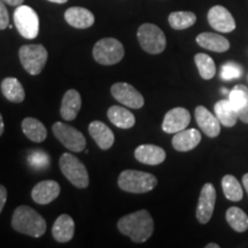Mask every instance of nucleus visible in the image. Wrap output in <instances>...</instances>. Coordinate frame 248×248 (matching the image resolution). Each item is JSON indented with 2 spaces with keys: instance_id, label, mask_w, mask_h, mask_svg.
Masks as SVG:
<instances>
[{
  "instance_id": "4468645a",
  "label": "nucleus",
  "mask_w": 248,
  "mask_h": 248,
  "mask_svg": "<svg viewBox=\"0 0 248 248\" xmlns=\"http://www.w3.org/2000/svg\"><path fill=\"white\" fill-rule=\"evenodd\" d=\"M195 120L198 125L203 133L210 138H215L221 132V122L216 115H213L210 111L203 106H198L194 111Z\"/></svg>"
},
{
  "instance_id": "f3484780",
  "label": "nucleus",
  "mask_w": 248,
  "mask_h": 248,
  "mask_svg": "<svg viewBox=\"0 0 248 248\" xmlns=\"http://www.w3.org/2000/svg\"><path fill=\"white\" fill-rule=\"evenodd\" d=\"M166 152L156 145H140L136 148L135 157L139 162L144 164H150V166H156V164L162 163L166 160Z\"/></svg>"
},
{
  "instance_id": "473e14b6",
  "label": "nucleus",
  "mask_w": 248,
  "mask_h": 248,
  "mask_svg": "<svg viewBox=\"0 0 248 248\" xmlns=\"http://www.w3.org/2000/svg\"><path fill=\"white\" fill-rule=\"evenodd\" d=\"M9 23V15L8 11L6 8L5 2L2 0H0V30L6 29V27H8Z\"/></svg>"
},
{
  "instance_id": "a878e982",
  "label": "nucleus",
  "mask_w": 248,
  "mask_h": 248,
  "mask_svg": "<svg viewBox=\"0 0 248 248\" xmlns=\"http://www.w3.org/2000/svg\"><path fill=\"white\" fill-rule=\"evenodd\" d=\"M22 130L24 135L33 142H42L47 137L44 124L33 117H27L22 121Z\"/></svg>"
},
{
  "instance_id": "9d476101",
  "label": "nucleus",
  "mask_w": 248,
  "mask_h": 248,
  "mask_svg": "<svg viewBox=\"0 0 248 248\" xmlns=\"http://www.w3.org/2000/svg\"><path fill=\"white\" fill-rule=\"evenodd\" d=\"M110 92L117 101L129 108L139 109L145 104L141 93L128 83H115L111 86Z\"/></svg>"
},
{
  "instance_id": "b1692460",
  "label": "nucleus",
  "mask_w": 248,
  "mask_h": 248,
  "mask_svg": "<svg viewBox=\"0 0 248 248\" xmlns=\"http://www.w3.org/2000/svg\"><path fill=\"white\" fill-rule=\"evenodd\" d=\"M1 92L7 100L20 104L26 98V92L20 80L14 77H7L1 82Z\"/></svg>"
},
{
  "instance_id": "e433bc0d",
  "label": "nucleus",
  "mask_w": 248,
  "mask_h": 248,
  "mask_svg": "<svg viewBox=\"0 0 248 248\" xmlns=\"http://www.w3.org/2000/svg\"><path fill=\"white\" fill-rule=\"evenodd\" d=\"M4 129H5V125H4V120H2V116L1 114H0V136L4 133Z\"/></svg>"
},
{
  "instance_id": "7c9ffc66",
  "label": "nucleus",
  "mask_w": 248,
  "mask_h": 248,
  "mask_svg": "<svg viewBox=\"0 0 248 248\" xmlns=\"http://www.w3.org/2000/svg\"><path fill=\"white\" fill-rule=\"evenodd\" d=\"M243 75V68L235 62H228L221 68V77L224 80L239 78Z\"/></svg>"
},
{
  "instance_id": "72a5a7b5",
  "label": "nucleus",
  "mask_w": 248,
  "mask_h": 248,
  "mask_svg": "<svg viewBox=\"0 0 248 248\" xmlns=\"http://www.w3.org/2000/svg\"><path fill=\"white\" fill-rule=\"evenodd\" d=\"M6 201H7V191H6L5 186L0 185V213L4 209Z\"/></svg>"
},
{
  "instance_id": "f257e3e1",
  "label": "nucleus",
  "mask_w": 248,
  "mask_h": 248,
  "mask_svg": "<svg viewBox=\"0 0 248 248\" xmlns=\"http://www.w3.org/2000/svg\"><path fill=\"white\" fill-rule=\"evenodd\" d=\"M117 228L121 233L128 235L133 243H144L153 234L154 222L151 214L142 209L120 218Z\"/></svg>"
},
{
  "instance_id": "412c9836",
  "label": "nucleus",
  "mask_w": 248,
  "mask_h": 248,
  "mask_svg": "<svg viewBox=\"0 0 248 248\" xmlns=\"http://www.w3.org/2000/svg\"><path fill=\"white\" fill-rule=\"evenodd\" d=\"M74 232H75V223L69 215L62 214L55 219L53 228H52V234L59 243L70 241L74 237Z\"/></svg>"
},
{
  "instance_id": "6e6552de",
  "label": "nucleus",
  "mask_w": 248,
  "mask_h": 248,
  "mask_svg": "<svg viewBox=\"0 0 248 248\" xmlns=\"http://www.w3.org/2000/svg\"><path fill=\"white\" fill-rule=\"evenodd\" d=\"M14 23L20 35L24 38L33 39L38 36L39 17L29 6H17L14 12Z\"/></svg>"
},
{
  "instance_id": "a211bd4d",
  "label": "nucleus",
  "mask_w": 248,
  "mask_h": 248,
  "mask_svg": "<svg viewBox=\"0 0 248 248\" xmlns=\"http://www.w3.org/2000/svg\"><path fill=\"white\" fill-rule=\"evenodd\" d=\"M64 20L69 26L77 29H88L94 23V15L83 7H70L64 13Z\"/></svg>"
},
{
  "instance_id": "bb28decb",
  "label": "nucleus",
  "mask_w": 248,
  "mask_h": 248,
  "mask_svg": "<svg viewBox=\"0 0 248 248\" xmlns=\"http://www.w3.org/2000/svg\"><path fill=\"white\" fill-rule=\"evenodd\" d=\"M222 187L226 199L231 201H240L244 197L243 187L238 179L232 175H226L222 179Z\"/></svg>"
},
{
  "instance_id": "1a4fd4ad",
  "label": "nucleus",
  "mask_w": 248,
  "mask_h": 248,
  "mask_svg": "<svg viewBox=\"0 0 248 248\" xmlns=\"http://www.w3.org/2000/svg\"><path fill=\"white\" fill-rule=\"evenodd\" d=\"M52 129L58 140L69 151L79 153L85 150L86 139L77 129L61 122H55Z\"/></svg>"
},
{
  "instance_id": "39448f33",
  "label": "nucleus",
  "mask_w": 248,
  "mask_h": 248,
  "mask_svg": "<svg viewBox=\"0 0 248 248\" xmlns=\"http://www.w3.org/2000/svg\"><path fill=\"white\" fill-rule=\"evenodd\" d=\"M138 42L141 48L150 54L162 53L167 46L166 36L159 27L152 23H144L139 27Z\"/></svg>"
},
{
  "instance_id": "58836bf2",
  "label": "nucleus",
  "mask_w": 248,
  "mask_h": 248,
  "mask_svg": "<svg viewBox=\"0 0 248 248\" xmlns=\"http://www.w3.org/2000/svg\"><path fill=\"white\" fill-rule=\"evenodd\" d=\"M206 248H219V245H217V244H214V243H212V244H208V245H206Z\"/></svg>"
},
{
  "instance_id": "dca6fc26",
  "label": "nucleus",
  "mask_w": 248,
  "mask_h": 248,
  "mask_svg": "<svg viewBox=\"0 0 248 248\" xmlns=\"http://www.w3.org/2000/svg\"><path fill=\"white\" fill-rule=\"evenodd\" d=\"M89 132L93 138V140L97 142L99 148L106 151L113 146L115 137L111 130L108 128L105 123L100 121H93L89 125Z\"/></svg>"
},
{
  "instance_id": "423d86ee",
  "label": "nucleus",
  "mask_w": 248,
  "mask_h": 248,
  "mask_svg": "<svg viewBox=\"0 0 248 248\" xmlns=\"http://www.w3.org/2000/svg\"><path fill=\"white\" fill-rule=\"evenodd\" d=\"M18 57L22 67L30 75H39L47 61V51L43 45H23L18 51Z\"/></svg>"
},
{
  "instance_id": "cd10ccee",
  "label": "nucleus",
  "mask_w": 248,
  "mask_h": 248,
  "mask_svg": "<svg viewBox=\"0 0 248 248\" xmlns=\"http://www.w3.org/2000/svg\"><path fill=\"white\" fill-rule=\"evenodd\" d=\"M226 221L237 232H245L248 229V216L243 209L231 207L226 212Z\"/></svg>"
},
{
  "instance_id": "9b49d317",
  "label": "nucleus",
  "mask_w": 248,
  "mask_h": 248,
  "mask_svg": "<svg viewBox=\"0 0 248 248\" xmlns=\"http://www.w3.org/2000/svg\"><path fill=\"white\" fill-rule=\"evenodd\" d=\"M216 203V190L213 184L207 183L201 188L199 202L197 207V218L201 224H206L212 218Z\"/></svg>"
},
{
  "instance_id": "f03ea898",
  "label": "nucleus",
  "mask_w": 248,
  "mask_h": 248,
  "mask_svg": "<svg viewBox=\"0 0 248 248\" xmlns=\"http://www.w3.org/2000/svg\"><path fill=\"white\" fill-rule=\"evenodd\" d=\"M12 226L20 233L39 238L46 232V221L43 216L28 206H20L12 217Z\"/></svg>"
},
{
  "instance_id": "393cba45",
  "label": "nucleus",
  "mask_w": 248,
  "mask_h": 248,
  "mask_svg": "<svg viewBox=\"0 0 248 248\" xmlns=\"http://www.w3.org/2000/svg\"><path fill=\"white\" fill-rule=\"evenodd\" d=\"M214 110H215V115L219 120L221 124H223L224 126H228V128L233 126L237 123L238 119H239L237 110L232 107L229 99H224V100H219L218 102H216Z\"/></svg>"
},
{
  "instance_id": "c756f323",
  "label": "nucleus",
  "mask_w": 248,
  "mask_h": 248,
  "mask_svg": "<svg viewBox=\"0 0 248 248\" xmlns=\"http://www.w3.org/2000/svg\"><path fill=\"white\" fill-rule=\"evenodd\" d=\"M195 64H197L198 70H199L200 76L203 79H212L216 74L215 62L208 54L198 53L194 57Z\"/></svg>"
},
{
  "instance_id": "2eb2a0df",
  "label": "nucleus",
  "mask_w": 248,
  "mask_h": 248,
  "mask_svg": "<svg viewBox=\"0 0 248 248\" xmlns=\"http://www.w3.org/2000/svg\"><path fill=\"white\" fill-rule=\"evenodd\" d=\"M61 187L55 181H43L32 188L31 197L38 204H47L54 201L60 194Z\"/></svg>"
},
{
  "instance_id": "5701e85b",
  "label": "nucleus",
  "mask_w": 248,
  "mask_h": 248,
  "mask_svg": "<svg viewBox=\"0 0 248 248\" xmlns=\"http://www.w3.org/2000/svg\"><path fill=\"white\" fill-rule=\"evenodd\" d=\"M108 119L114 125L121 129H130L135 125L136 117L131 111L124 107L111 106L107 113Z\"/></svg>"
},
{
  "instance_id": "ea45409f",
  "label": "nucleus",
  "mask_w": 248,
  "mask_h": 248,
  "mask_svg": "<svg viewBox=\"0 0 248 248\" xmlns=\"http://www.w3.org/2000/svg\"><path fill=\"white\" fill-rule=\"evenodd\" d=\"M222 93H224V94H230V91H229V90H226V89H222Z\"/></svg>"
},
{
  "instance_id": "aec40b11",
  "label": "nucleus",
  "mask_w": 248,
  "mask_h": 248,
  "mask_svg": "<svg viewBox=\"0 0 248 248\" xmlns=\"http://www.w3.org/2000/svg\"><path fill=\"white\" fill-rule=\"evenodd\" d=\"M201 141V133L197 129L182 130L172 138V146L178 152H188L193 150Z\"/></svg>"
},
{
  "instance_id": "6ab92c4d",
  "label": "nucleus",
  "mask_w": 248,
  "mask_h": 248,
  "mask_svg": "<svg viewBox=\"0 0 248 248\" xmlns=\"http://www.w3.org/2000/svg\"><path fill=\"white\" fill-rule=\"evenodd\" d=\"M82 106V98L76 90H68L64 93L61 102L60 114L64 121H73L76 119Z\"/></svg>"
},
{
  "instance_id": "f704fd0d",
  "label": "nucleus",
  "mask_w": 248,
  "mask_h": 248,
  "mask_svg": "<svg viewBox=\"0 0 248 248\" xmlns=\"http://www.w3.org/2000/svg\"><path fill=\"white\" fill-rule=\"evenodd\" d=\"M2 1L9 6H20V5H22V2L24 1V0H2Z\"/></svg>"
},
{
  "instance_id": "f8f14e48",
  "label": "nucleus",
  "mask_w": 248,
  "mask_h": 248,
  "mask_svg": "<svg viewBox=\"0 0 248 248\" xmlns=\"http://www.w3.org/2000/svg\"><path fill=\"white\" fill-rule=\"evenodd\" d=\"M190 122V111L183 107H176L169 110L164 116L162 130L166 133H177L187 128Z\"/></svg>"
},
{
  "instance_id": "4c0bfd02",
  "label": "nucleus",
  "mask_w": 248,
  "mask_h": 248,
  "mask_svg": "<svg viewBox=\"0 0 248 248\" xmlns=\"http://www.w3.org/2000/svg\"><path fill=\"white\" fill-rule=\"evenodd\" d=\"M48 1L55 2V4H64V2H67L68 0H48Z\"/></svg>"
},
{
  "instance_id": "2f4dec72",
  "label": "nucleus",
  "mask_w": 248,
  "mask_h": 248,
  "mask_svg": "<svg viewBox=\"0 0 248 248\" xmlns=\"http://www.w3.org/2000/svg\"><path fill=\"white\" fill-rule=\"evenodd\" d=\"M29 162L33 168L42 169L48 164V156L42 151H36L29 155Z\"/></svg>"
},
{
  "instance_id": "c9c22d12",
  "label": "nucleus",
  "mask_w": 248,
  "mask_h": 248,
  "mask_svg": "<svg viewBox=\"0 0 248 248\" xmlns=\"http://www.w3.org/2000/svg\"><path fill=\"white\" fill-rule=\"evenodd\" d=\"M243 184H244L245 190H246L247 193H248V173H246V175H244V177H243Z\"/></svg>"
},
{
  "instance_id": "4be33fe9",
  "label": "nucleus",
  "mask_w": 248,
  "mask_h": 248,
  "mask_svg": "<svg viewBox=\"0 0 248 248\" xmlns=\"http://www.w3.org/2000/svg\"><path fill=\"white\" fill-rule=\"evenodd\" d=\"M197 43L201 47L213 52H218V53H223L230 48V43L225 37L213 32L200 33L197 37Z\"/></svg>"
},
{
  "instance_id": "7ed1b4c3",
  "label": "nucleus",
  "mask_w": 248,
  "mask_h": 248,
  "mask_svg": "<svg viewBox=\"0 0 248 248\" xmlns=\"http://www.w3.org/2000/svg\"><path fill=\"white\" fill-rule=\"evenodd\" d=\"M119 186L121 190L129 193H147L157 184L154 175L139 170H124L119 176Z\"/></svg>"
},
{
  "instance_id": "c85d7f7f",
  "label": "nucleus",
  "mask_w": 248,
  "mask_h": 248,
  "mask_svg": "<svg viewBox=\"0 0 248 248\" xmlns=\"http://www.w3.org/2000/svg\"><path fill=\"white\" fill-rule=\"evenodd\" d=\"M169 24L175 30H184L197 22V16L192 12H173L169 15Z\"/></svg>"
},
{
  "instance_id": "0eeeda50",
  "label": "nucleus",
  "mask_w": 248,
  "mask_h": 248,
  "mask_svg": "<svg viewBox=\"0 0 248 248\" xmlns=\"http://www.w3.org/2000/svg\"><path fill=\"white\" fill-rule=\"evenodd\" d=\"M124 57L122 43L115 38H104L95 43L93 47V58L102 66L119 63Z\"/></svg>"
},
{
  "instance_id": "20e7f679",
  "label": "nucleus",
  "mask_w": 248,
  "mask_h": 248,
  "mask_svg": "<svg viewBox=\"0 0 248 248\" xmlns=\"http://www.w3.org/2000/svg\"><path fill=\"white\" fill-rule=\"evenodd\" d=\"M59 166L64 177L74 186L78 188L88 187L90 183L88 170L76 156L70 153L62 154L59 161Z\"/></svg>"
},
{
  "instance_id": "ddd939ff",
  "label": "nucleus",
  "mask_w": 248,
  "mask_h": 248,
  "mask_svg": "<svg viewBox=\"0 0 248 248\" xmlns=\"http://www.w3.org/2000/svg\"><path fill=\"white\" fill-rule=\"evenodd\" d=\"M208 22L219 32H231L235 29V21L230 12L223 6L216 5L209 9Z\"/></svg>"
}]
</instances>
